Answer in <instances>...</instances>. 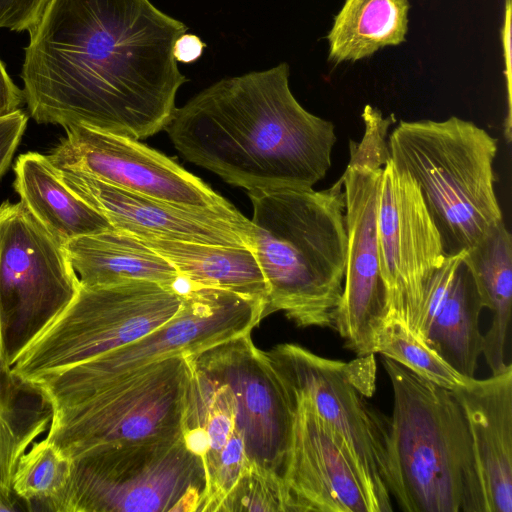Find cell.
<instances>
[{
    "mask_svg": "<svg viewBox=\"0 0 512 512\" xmlns=\"http://www.w3.org/2000/svg\"><path fill=\"white\" fill-rule=\"evenodd\" d=\"M483 308L473 274L463 258L424 341L467 378H474L478 358L482 354L484 339L479 328V317Z\"/></svg>",
    "mask_w": 512,
    "mask_h": 512,
    "instance_id": "cell-23",
    "label": "cell"
},
{
    "mask_svg": "<svg viewBox=\"0 0 512 512\" xmlns=\"http://www.w3.org/2000/svg\"><path fill=\"white\" fill-rule=\"evenodd\" d=\"M65 129L66 137L47 156L55 167L82 171L114 186L182 206L232 205L200 178L139 140L82 125Z\"/></svg>",
    "mask_w": 512,
    "mask_h": 512,
    "instance_id": "cell-15",
    "label": "cell"
},
{
    "mask_svg": "<svg viewBox=\"0 0 512 512\" xmlns=\"http://www.w3.org/2000/svg\"><path fill=\"white\" fill-rule=\"evenodd\" d=\"M26 114L18 109L0 117V177L9 167L27 125Z\"/></svg>",
    "mask_w": 512,
    "mask_h": 512,
    "instance_id": "cell-31",
    "label": "cell"
},
{
    "mask_svg": "<svg viewBox=\"0 0 512 512\" xmlns=\"http://www.w3.org/2000/svg\"><path fill=\"white\" fill-rule=\"evenodd\" d=\"M50 0H0V29L31 33Z\"/></svg>",
    "mask_w": 512,
    "mask_h": 512,
    "instance_id": "cell-30",
    "label": "cell"
},
{
    "mask_svg": "<svg viewBox=\"0 0 512 512\" xmlns=\"http://www.w3.org/2000/svg\"><path fill=\"white\" fill-rule=\"evenodd\" d=\"M377 236L388 318L417 334L424 293L447 255L417 184L390 157L380 182Z\"/></svg>",
    "mask_w": 512,
    "mask_h": 512,
    "instance_id": "cell-13",
    "label": "cell"
},
{
    "mask_svg": "<svg viewBox=\"0 0 512 512\" xmlns=\"http://www.w3.org/2000/svg\"><path fill=\"white\" fill-rule=\"evenodd\" d=\"M295 396L305 398L358 463L380 506L392 511L389 491L390 419L373 407L355 377L351 362L328 359L296 344L265 352Z\"/></svg>",
    "mask_w": 512,
    "mask_h": 512,
    "instance_id": "cell-12",
    "label": "cell"
},
{
    "mask_svg": "<svg viewBox=\"0 0 512 512\" xmlns=\"http://www.w3.org/2000/svg\"><path fill=\"white\" fill-rule=\"evenodd\" d=\"M364 133L349 142L350 158L342 174L345 198L347 258L342 295L332 328L358 357L376 354L388 315L378 256V201L383 167L390 157L388 132L394 116L366 105Z\"/></svg>",
    "mask_w": 512,
    "mask_h": 512,
    "instance_id": "cell-9",
    "label": "cell"
},
{
    "mask_svg": "<svg viewBox=\"0 0 512 512\" xmlns=\"http://www.w3.org/2000/svg\"><path fill=\"white\" fill-rule=\"evenodd\" d=\"M249 461L243 436L236 427L220 450L208 452L203 457L206 489L199 511L218 512Z\"/></svg>",
    "mask_w": 512,
    "mask_h": 512,
    "instance_id": "cell-29",
    "label": "cell"
},
{
    "mask_svg": "<svg viewBox=\"0 0 512 512\" xmlns=\"http://www.w3.org/2000/svg\"><path fill=\"white\" fill-rule=\"evenodd\" d=\"M470 433L484 512H512V366L453 391Z\"/></svg>",
    "mask_w": 512,
    "mask_h": 512,
    "instance_id": "cell-18",
    "label": "cell"
},
{
    "mask_svg": "<svg viewBox=\"0 0 512 512\" xmlns=\"http://www.w3.org/2000/svg\"><path fill=\"white\" fill-rule=\"evenodd\" d=\"M218 511L295 512L282 476L249 461Z\"/></svg>",
    "mask_w": 512,
    "mask_h": 512,
    "instance_id": "cell-28",
    "label": "cell"
},
{
    "mask_svg": "<svg viewBox=\"0 0 512 512\" xmlns=\"http://www.w3.org/2000/svg\"><path fill=\"white\" fill-rule=\"evenodd\" d=\"M188 357L195 368L233 392L248 458L282 476L295 401L251 333Z\"/></svg>",
    "mask_w": 512,
    "mask_h": 512,
    "instance_id": "cell-14",
    "label": "cell"
},
{
    "mask_svg": "<svg viewBox=\"0 0 512 512\" xmlns=\"http://www.w3.org/2000/svg\"><path fill=\"white\" fill-rule=\"evenodd\" d=\"M72 466V460L43 437L19 458L12 491L27 510H43L66 488Z\"/></svg>",
    "mask_w": 512,
    "mask_h": 512,
    "instance_id": "cell-26",
    "label": "cell"
},
{
    "mask_svg": "<svg viewBox=\"0 0 512 512\" xmlns=\"http://www.w3.org/2000/svg\"><path fill=\"white\" fill-rule=\"evenodd\" d=\"M55 168L61 180L115 229L137 237L253 248L251 220L233 205L182 206L114 186L82 171Z\"/></svg>",
    "mask_w": 512,
    "mask_h": 512,
    "instance_id": "cell-16",
    "label": "cell"
},
{
    "mask_svg": "<svg viewBox=\"0 0 512 512\" xmlns=\"http://www.w3.org/2000/svg\"><path fill=\"white\" fill-rule=\"evenodd\" d=\"M64 246L21 202L0 205V346L14 358L76 297Z\"/></svg>",
    "mask_w": 512,
    "mask_h": 512,
    "instance_id": "cell-10",
    "label": "cell"
},
{
    "mask_svg": "<svg viewBox=\"0 0 512 512\" xmlns=\"http://www.w3.org/2000/svg\"><path fill=\"white\" fill-rule=\"evenodd\" d=\"M187 29L149 0H50L21 70L30 116L135 140L164 130L187 81L173 56Z\"/></svg>",
    "mask_w": 512,
    "mask_h": 512,
    "instance_id": "cell-1",
    "label": "cell"
},
{
    "mask_svg": "<svg viewBox=\"0 0 512 512\" xmlns=\"http://www.w3.org/2000/svg\"><path fill=\"white\" fill-rule=\"evenodd\" d=\"M206 44L195 34L184 33L173 46V56L177 62L192 63L198 60Z\"/></svg>",
    "mask_w": 512,
    "mask_h": 512,
    "instance_id": "cell-33",
    "label": "cell"
},
{
    "mask_svg": "<svg viewBox=\"0 0 512 512\" xmlns=\"http://www.w3.org/2000/svg\"><path fill=\"white\" fill-rule=\"evenodd\" d=\"M20 502L23 503L20 499L16 497V495L11 489H8L0 482V511L23 510V508L19 506Z\"/></svg>",
    "mask_w": 512,
    "mask_h": 512,
    "instance_id": "cell-35",
    "label": "cell"
},
{
    "mask_svg": "<svg viewBox=\"0 0 512 512\" xmlns=\"http://www.w3.org/2000/svg\"><path fill=\"white\" fill-rule=\"evenodd\" d=\"M13 170L20 201L63 246L77 237L113 229L100 212L61 180L47 156L21 154Z\"/></svg>",
    "mask_w": 512,
    "mask_h": 512,
    "instance_id": "cell-19",
    "label": "cell"
},
{
    "mask_svg": "<svg viewBox=\"0 0 512 512\" xmlns=\"http://www.w3.org/2000/svg\"><path fill=\"white\" fill-rule=\"evenodd\" d=\"M182 299L176 286L148 280L80 284L73 301L14 358L11 370L35 384L154 331L179 312Z\"/></svg>",
    "mask_w": 512,
    "mask_h": 512,
    "instance_id": "cell-8",
    "label": "cell"
},
{
    "mask_svg": "<svg viewBox=\"0 0 512 512\" xmlns=\"http://www.w3.org/2000/svg\"><path fill=\"white\" fill-rule=\"evenodd\" d=\"M409 10V0H345L327 35L329 61L354 62L403 43Z\"/></svg>",
    "mask_w": 512,
    "mask_h": 512,
    "instance_id": "cell-24",
    "label": "cell"
},
{
    "mask_svg": "<svg viewBox=\"0 0 512 512\" xmlns=\"http://www.w3.org/2000/svg\"><path fill=\"white\" fill-rule=\"evenodd\" d=\"M23 101V91L13 82L0 59V117L18 110Z\"/></svg>",
    "mask_w": 512,
    "mask_h": 512,
    "instance_id": "cell-32",
    "label": "cell"
},
{
    "mask_svg": "<svg viewBox=\"0 0 512 512\" xmlns=\"http://www.w3.org/2000/svg\"><path fill=\"white\" fill-rule=\"evenodd\" d=\"M387 141L393 163L417 184L446 255L467 252L503 222L497 139L486 130L456 116L400 121Z\"/></svg>",
    "mask_w": 512,
    "mask_h": 512,
    "instance_id": "cell-5",
    "label": "cell"
},
{
    "mask_svg": "<svg viewBox=\"0 0 512 512\" xmlns=\"http://www.w3.org/2000/svg\"><path fill=\"white\" fill-rule=\"evenodd\" d=\"M389 491L406 512H484L471 437L453 391L392 359Z\"/></svg>",
    "mask_w": 512,
    "mask_h": 512,
    "instance_id": "cell-4",
    "label": "cell"
},
{
    "mask_svg": "<svg viewBox=\"0 0 512 512\" xmlns=\"http://www.w3.org/2000/svg\"><path fill=\"white\" fill-rule=\"evenodd\" d=\"M252 244L267 290L263 318L277 311L298 327H331L347 258L340 177L327 189L248 191Z\"/></svg>",
    "mask_w": 512,
    "mask_h": 512,
    "instance_id": "cell-3",
    "label": "cell"
},
{
    "mask_svg": "<svg viewBox=\"0 0 512 512\" xmlns=\"http://www.w3.org/2000/svg\"><path fill=\"white\" fill-rule=\"evenodd\" d=\"M470 268L484 308L491 310L492 323L483 336L486 362L492 375L511 366L506 362V341L512 306V237L501 222L464 257Z\"/></svg>",
    "mask_w": 512,
    "mask_h": 512,
    "instance_id": "cell-22",
    "label": "cell"
},
{
    "mask_svg": "<svg viewBox=\"0 0 512 512\" xmlns=\"http://www.w3.org/2000/svg\"><path fill=\"white\" fill-rule=\"evenodd\" d=\"M168 322L125 346L74 365L35 384L55 392H84L155 361L195 355L249 334L263 319V301L229 290L189 285Z\"/></svg>",
    "mask_w": 512,
    "mask_h": 512,
    "instance_id": "cell-11",
    "label": "cell"
},
{
    "mask_svg": "<svg viewBox=\"0 0 512 512\" xmlns=\"http://www.w3.org/2000/svg\"><path fill=\"white\" fill-rule=\"evenodd\" d=\"M54 512H195L205 489L203 458L183 433L113 444L75 459Z\"/></svg>",
    "mask_w": 512,
    "mask_h": 512,
    "instance_id": "cell-7",
    "label": "cell"
},
{
    "mask_svg": "<svg viewBox=\"0 0 512 512\" xmlns=\"http://www.w3.org/2000/svg\"><path fill=\"white\" fill-rule=\"evenodd\" d=\"M376 353L451 391L471 379L458 373L406 324L393 317L387 318L380 331Z\"/></svg>",
    "mask_w": 512,
    "mask_h": 512,
    "instance_id": "cell-27",
    "label": "cell"
},
{
    "mask_svg": "<svg viewBox=\"0 0 512 512\" xmlns=\"http://www.w3.org/2000/svg\"><path fill=\"white\" fill-rule=\"evenodd\" d=\"M505 76L507 80L508 102L510 106L511 95V0H506L504 19L501 29Z\"/></svg>",
    "mask_w": 512,
    "mask_h": 512,
    "instance_id": "cell-34",
    "label": "cell"
},
{
    "mask_svg": "<svg viewBox=\"0 0 512 512\" xmlns=\"http://www.w3.org/2000/svg\"><path fill=\"white\" fill-rule=\"evenodd\" d=\"M137 238L165 257L187 284L229 290L266 306L267 285L253 248Z\"/></svg>",
    "mask_w": 512,
    "mask_h": 512,
    "instance_id": "cell-21",
    "label": "cell"
},
{
    "mask_svg": "<svg viewBox=\"0 0 512 512\" xmlns=\"http://www.w3.org/2000/svg\"><path fill=\"white\" fill-rule=\"evenodd\" d=\"M64 249L84 286L132 279L176 286L182 280L165 257L136 236L115 228L72 239Z\"/></svg>",
    "mask_w": 512,
    "mask_h": 512,
    "instance_id": "cell-20",
    "label": "cell"
},
{
    "mask_svg": "<svg viewBox=\"0 0 512 512\" xmlns=\"http://www.w3.org/2000/svg\"><path fill=\"white\" fill-rule=\"evenodd\" d=\"M51 419L49 402L12 372L0 346V482L8 489L19 458L47 434Z\"/></svg>",
    "mask_w": 512,
    "mask_h": 512,
    "instance_id": "cell-25",
    "label": "cell"
},
{
    "mask_svg": "<svg viewBox=\"0 0 512 512\" xmlns=\"http://www.w3.org/2000/svg\"><path fill=\"white\" fill-rule=\"evenodd\" d=\"M190 376L183 354L84 392L38 388L52 410L44 438L74 461L100 447L183 433Z\"/></svg>",
    "mask_w": 512,
    "mask_h": 512,
    "instance_id": "cell-6",
    "label": "cell"
},
{
    "mask_svg": "<svg viewBox=\"0 0 512 512\" xmlns=\"http://www.w3.org/2000/svg\"><path fill=\"white\" fill-rule=\"evenodd\" d=\"M164 130L186 160L247 191L313 188L337 140L331 121L296 100L285 62L214 83Z\"/></svg>",
    "mask_w": 512,
    "mask_h": 512,
    "instance_id": "cell-2",
    "label": "cell"
},
{
    "mask_svg": "<svg viewBox=\"0 0 512 512\" xmlns=\"http://www.w3.org/2000/svg\"><path fill=\"white\" fill-rule=\"evenodd\" d=\"M292 396L295 411L282 478L295 512H381L344 443L305 398Z\"/></svg>",
    "mask_w": 512,
    "mask_h": 512,
    "instance_id": "cell-17",
    "label": "cell"
}]
</instances>
